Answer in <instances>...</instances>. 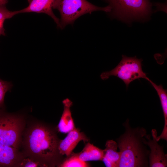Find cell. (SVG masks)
Listing matches in <instances>:
<instances>
[{
  "mask_svg": "<svg viewBox=\"0 0 167 167\" xmlns=\"http://www.w3.org/2000/svg\"><path fill=\"white\" fill-rule=\"evenodd\" d=\"M88 162L80 160L75 153L72 152L69 156L63 159L58 167H89Z\"/></svg>",
  "mask_w": 167,
  "mask_h": 167,
  "instance_id": "obj_15",
  "label": "cell"
},
{
  "mask_svg": "<svg viewBox=\"0 0 167 167\" xmlns=\"http://www.w3.org/2000/svg\"><path fill=\"white\" fill-rule=\"evenodd\" d=\"M82 140L84 143L88 142L89 139L84 132L75 128L69 132L64 139L60 140L58 145L60 154L62 156H69L78 143Z\"/></svg>",
  "mask_w": 167,
  "mask_h": 167,
  "instance_id": "obj_8",
  "label": "cell"
},
{
  "mask_svg": "<svg viewBox=\"0 0 167 167\" xmlns=\"http://www.w3.org/2000/svg\"><path fill=\"white\" fill-rule=\"evenodd\" d=\"M62 102L63 110L57 127L59 132L66 134L75 128L70 109L73 103L68 98L64 99Z\"/></svg>",
  "mask_w": 167,
  "mask_h": 167,
  "instance_id": "obj_12",
  "label": "cell"
},
{
  "mask_svg": "<svg viewBox=\"0 0 167 167\" xmlns=\"http://www.w3.org/2000/svg\"><path fill=\"white\" fill-rule=\"evenodd\" d=\"M17 167H44V166L39 161L23 154V157L19 163Z\"/></svg>",
  "mask_w": 167,
  "mask_h": 167,
  "instance_id": "obj_18",
  "label": "cell"
},
{
  "mask_svg": "<svg viewBox=\"0 0 167 167\" xmlns=\"http://www.w3.org/2000/svg\"><path fill=\"white\" fill-rule=\"evenodd\" d=\"M19 14V11H11L7 9L5 5L0 6V35H5L4 28V23L5 20L10 19Z\"/></svg>",
  "mask_w": 167,
  "mask_h": 167,
  "instance_id": "obj_16",
  "label": "cell"
},
{
  "mask_svg": "<svg viewBox=\"0 0 167 167\" xmlns=\"http://www.w3.org/2000/svg\"><path fill=\"white\" fill-rule=\"evenodd\" d=\"M81 161L87 162L90 161H102L103 155L102 150L88 142L80 152L75 153Z\"/></svg>",
  "mask_w": 167,
  "mask_h": 167,
  "instance_id": "obj_14",
  "label": "cell"
},
{
  "mask_svg": "<svg viewBox=\"0 0 167 167\" xmlns=\"http://www.w3.org/2000/svg\"><path fill=\"white\" fill-rule=\"evenodd\" d=\"M12 87L11 83L0 79V111L4 110V99L6 93L11 90Z\"/></svg>",
  "mask_w": 167,
  "mask_h": 167,
  "instance_id": "obj_17",
  "label": "cell"
},
{
  "mask_svg": "<svg viewBox=\"0 0 167 167\" xmlns=\"http://www.w3.org/2000/svg\"><path fill=\"white\" fill-rule=\"evenodd\" d=\"M8 2V0H0V6L5 5Z\"/></svg>",
  "mask_w": 167,
  "mask_h": 167,
  "instance_id": "obj_19",
  "label": "cell"
},
{
  "mask_svg": "<svg viewBox=\"0 0 167 167\" xmlns=\"http://www.w3.org/2000/svg\"><path fill=\"white\" fill-rule=\"evenodd\" d=\"M146 79L148 81L152 84L156 91L159 97L164 118V125L163 131L161 134L157 136L156 139L159 141L161 139L167 141V90L164 89L161 84L159 85H156L148 77Z\"/></svg>",
  "mask_w": 167,
  "mask_h": 167,
  "instance_id": "obj_13",
  "label": "cell"
},
{
  "mask_svg": "<svg viewBox=\"0 0 167 167\" xmlns=\"http://www.w3.org/2000/svg\"><path fill=\"white\" fill-rule=\"evenodd\" d=\"M25 126L23 115L0 111V144L19 149Z\"/></svg>",
  "mask_w": 167,
  "mask_h": 167,
  "instance_id": "obj_4",
  "label": "cell"
},
{
  "mask_svg": "<svg viewBox=\"0 0 167 167\" xmlns=\"http://www.w3.org/2000/svg\"><path fill=\"white\" fill-rule=\"evenodd\" d=\"M152 139L150 135L146 134L145 143L150 148L149 156V167H165L167 166V156L164 151V147L159 144L156 139L157 136L156 129L151 131Z\"/></svg>",
  "mask_w": 167,
  "mask_h": 167,
  "instance_id": "obj_7",
  "label": "cell"
},
{
  "mask_svg": "<svg viewBox=\"0 0 167 167\" xmlns=\"http://www.w3.org/2000/svg\"><path fill=\"white\" fill-rule=\"evenodd\" d=\"M113 14L121 19L143 18L150 13L149 0H105Z\"/></svg>",
  "mask_w": 167,
  "mask_h": 167,
  "instance_id": "obj_6",
  "label": "cell"
},
{
  "mask_svg": "<svg viewBox=\"0 0 167 167\" xmlns=\"http://www.w3.org/2000/svg\"><path fill=\"white\" fill-rule=\"evenodd\" d=\"M142 60L136 56L130 57L122 55L118 65L110 71L103 72L100 77L102 79L105 80L110 76L117 77L124 82L127 88L130 83L135 79L141 78L146 79L147 74L142 69Z\"/></svg>",
  "mask_w": 167,
  "mask_h": 167,
  "instance_id": "obj_5",
  "label": "cell"
},
{
  "mask_svg": "<svg viewBox=\"0 0 167 167\" xmlns=\"http://www.w3.org/2000/svg\"><path fill=\"white\" fill-rule=\"evenodd\" d=\"M23 156L19 149L0 144V167H17Z\"/></svg>",
  "mask_w": 167,
  "mask_h": 167,
  "instance_id": "obj_10",
  "label": "cell"
},
{
  "mask_svg": "<svg viewBox=\"0 0 167 167\" xmlns=\"http://www.w3.org/2000/svg\"><path fill=\"white\" fill-rule=\"evenodd\" d=\"M54 0H28V5L26 8L19 10V14L28 12L43 13L51 17L60 28V20L54 14L52 5Z\"/></svg>",
  "mask_w": 167,
  "mask_h": 167,
  "instance_id": "obj_9",
  "label": "cell"
},
{
  "mask_svg": "<svg viewBox=\"0 0 167 167\" xmlns=\"http://www.w3.org/2000/svg\"><path fill=\"white\" fill-rule=\"evenodd\" d=\"M52 8L58 10L60 12V28L73 24L81 16L92 12L102 11L106 12L111 11L109 5L105 7L95 6L86 0H54Z\"/></svg>",
  "mask_w": 167,
  "mask_h": 167,
  "instance_id": "obj_3",
  "label": "cell"
},
{
  "mask_svg": "<svg viewBox=\"0 0 167 167\" xmlns=\"http://www.w3.org/2000/svg\"><path fill=\"white\" fill-rule=\"evenodd\" d=\"M123 125L125 132L116 139L120 154L119 167L149 166L150 150L145 143L146 129L131 127L128 118Z\"/></svg>",
  "mask_w": 167,
  "mask_h": 167,
  "instance_id": "obj_2",
  "label": "cell"
},
{
  "mask_svg": "<svg viewBox=\"0 0 167 167\" xmlns=\"http://www.w3.org/2000/svg\"><path fill=\"white\" fill-rule=\"evenodd\" d=\"M22 144L23 154L39 161L44 167L57 166L63 160L59 152L60 139L51 127L40 122L25 129Z\"/></svg>",
  "mask_w": 167,
  "mask_h": 167,
  "instance_id": "obj_1",
  "label": "cell"
},
{
  "mask_svg": "<svg viewBox=\"0 0 167 167\" xmlns=\"http://www.w3.org/2000/svg\"><path fill=\"white\" fill-rule=\"evenodd\" d=\"M105 148L103 150L102 161L106 167H119L120 160V154L117 151V142L113 140L106 141Z\"/></svg>",
  "mask_w": 167,
  "mask_h": 167,
  "instance_id": "obj_11",
  "label": "cell"
}]
</instances>
